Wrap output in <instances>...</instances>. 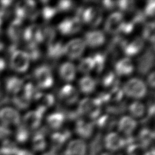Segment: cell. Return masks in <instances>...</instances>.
Masks as SVG:
<instances>
[{"label": "cell", "mask_w": 155, "mask_h": 155, "mask_svg": "<svg viewBox=\"0 0 155 155\" xmlns=\"http://www.w3.org/2000/svg\"><path fill=\"white\" fill-rule=\"evenodd\" d=\"M82 22L86 23L91 27L98 26L102 20L101 8L98 7L90 6L86 8L81 7L77 10L76 15Z\"/></svg>", "instance_id": "6da1fadb"}, {"label": "cell", "mask_w": 155, "mask_h": 155, "mask_svg": "<svg viewBox=\"0 0 155 155\" xmlns=\"http://www.w3.org/2000/svg\"><path fill=\"white\" fill-rule=\"evenodd\" d=\"M102 105L101 102L97 97L84 98L79 102L77 110L81 116L96 119L101 113Z\"/></svg>", "instance_id": "7a4b0ae2"}, {"label": "cell", "mask_w": 155, "mask_h": 155, "mask_svg": "<svg viewBox=\"0 0 155 155\" xmlns=\"http://www.w3.org/2000/svg\"><path fill=\"white\" fill-rule=\"evenodd\" d=\"M15 13L16 18L20 20L24 19H35L38 15L39 11L36 7V4L33 1H22L19 2L15 6Z\"/></svg>", "instance_id": "3957f363"}, {"label": "cell", "mask_w": 155, "mask_h": 155, "mask_svg": "<svg viewBox=\"0 0 155 155\" xmlns=\"http://www.w3.org/2000/svg\"><path fill=\"white\" fill-rule=\"evenodd\" d=\"M15 48V46L13 45L10 49V67L15 71L25 72L29 66L30 59L24 51L16 50Z\"/></svg>", "instance_id": "277c9868"}, {"label": "cell", "mask_w": 155, "mask_h": 155, "mask_svg": "<svg viewBox=\"0 0 155 155\" xmlns=\"http://www.w3.org/2000/svg\"><path fill=\"white\" fill-rule=\"evenodd\" d=\"M123 92L127 96L140 99L145 96L147 87L142 80L138 78H133L124 84Z\"/></svg>", "instance_id": "5b68a950"}, {"label": "cell", "mask_w": 155, "mask_h": 155, "mask_svg": "<svg viewBox=\"0 0 155 155\" xmlns=\"http://www.w3.org/2000/svg\"><path fill=\"white\" fill-rule=\"evenodd\" d=\"M34 79L39 88H48L53 84V78L50 68L46 65L37 67L34 71Z\"/></svg>", "instance_id": "8992f818"}, {"label": "cell", "mask_w": 155, "mask_h": 155, "mask_svg": "<svg viewBox=\"0 0 155 155\" xmlns=\"http://www.w3.org/2000/svg\"><path fill=\"white\" fill-rule=\"evenodd\" d=\"M124 22V16L121 12H114L107 18L105 22L104 29L110 34L119 35L121 32Z\"/></svg>", "instance_id": "52a82bcc"}, {"label": "cell", "mask_w": 155, "mask_h": 155, "mask_svg": "<svg viewBox=\"0 0 155 155\" xmlns=\"http://www.w3.org/2000/svg\"><path fill=\"white\" fill-rule=\"evenodd\" d=\"M154 47L148 48L137 59V71L145 75L153 67L154 64Z\"/></svg>", "instance_id": "ba28073f"}, {"label": "cell", "mask_w": 155, "mask_h": 155, "mask_svg": "<svg viewBox=\"0 0 155 155\" xmlns=\"http://www.w3.org/2000/svg\"><path fill=\"white\" fill-rule=\"evenodd\" d=\"M82 26V21L77 16L67 18L58 25V31L62 35H71L78 32Z\"/></svg>", "instance_id": "9c48e42d"}, {"label": "cell", "mask_w": 155, "mask_h": 155, "mask_svg": "<svg viewBox=\"0 0 155 155\" xmlns=\"http://www.w3.org/2000/svg\"><path fill=\"white\" fill-rule=\"evenodd\" d=\"M85 48L83 39L76 38L64 45V54L70 59H76L81 57Z\"/></svg>", "instance_id": "30bf717a"}, {"label": "cell", "mask_w": 155, "mask_h": 155, "mask_svg": "<svg viewBox=\"0 0 155 155\" xmlns=\"http://www.w3.org/2000/svg\"><path fill=\"white\" fill-rule=\"evenodd\" d=\"M22 37L27 43L38 44L43 42L41 27L36 24L27 27L23 31Z\"/></svg>", "instance_id": "8fae6325"}, {"label": "cell", "mask_w": 155, "mask_h": 155, "mask_svg": "<svg viewBox=\"0 0 155 155\" xmlns=\"http://www.w3.org/2000/svg\"><path fill=\"white\" fill-rule=\"evenodd\" d=\"M103 141L105 147L110 151H116L125 147L124 137L114 132H111L107 134Z\"/></svg>", "instance_id": "7c38bea8"}, {"label": "cell", "mask_w": 155, "mask_h": 155, "mask_svg": "<svg viewBox=\"0 0 155 155\" xmlns=\"http://www.w3.org/2000/svg\"><path fill=\"white\" fill-rule=\"evenodd\" d=\"M0 120L5 126L19 125L20 115L15 109L12 107H4L0 110Z\"/></svg>", "instance_id": "4fadbf2b"}, {"label": "cell", "mask_w": 155, "mask_h": 155, "mask_svg": "<svg viewBox=\"0 0 155 155\" xmlns=\"http://www.w3.org/2000/svg\"><path fill=\"white\" fill-rule=\"evenodd\" d=\"M60 100L67 105H72L76 103L79 97L78 92L75 87L71 85L63 86L58 93Z\"/></svg>", "instance_id": "5bb4252c"}, {"label": "cell", "mask_w": 155, "mask_h": 155, "mask_svg": "<svg viewBox=\"0 0 155 155\" xmlns=\"http://www.w3.org/2000/svg\"><path fill=\"white\" fill-rule=\"evenodd\" d=\"M42 115L43 114L38 110L30 111L24 116L22 124L30 131L37 129L41 124Z\"/></svg>", "instance_id": "9a60e30c"}, {"label": "cell", "mask_w": 155, "mask_h": 155, "mask_svg": "<svg viewBox=\"0 0 155 155\" xmlns=\"http://www.w3.org/2000/svg\"><path fill=\"white\" fill-rule=\"evenodd\" d=\"M143 46L144 41L142 38L136 36L131 41H125L122 51L127 56H134L140 52Z\"/></svg>", "instance_id": "2e32d148"}, {"label": "cell", "mask_w": 155, "mask_h": 155, "mask_svg": "<svg viewBox=\"0 0 155 155\" xmlns=\"http://www.w3.org/2000/svg\"><path fill=\"white\" fill-rule=\"evenodd\" d=\"M105 40L104 33L101 30L87 31L84 35V42L90 47H97L102 45Z\"/></svg>", "instance_id": "e0dca14e"}, {"label": "cell", "mask_w": 155, "mask_h": 155, "mask_svg": "<svg viewBox=\"0 0 155 155\" xmlns=\"http://www.w3.org/2000/svg\"><path fill=\"white\" fill-rule=\"evenodd\" d=\"M87 152L85 142L82 139H74L68 143L64 155H86Z\"/></svg>", "instance_id": "ac0fdd59"}, {"label": "cell", "mask_w": 155, "mask_h": 155, "mask_svg": "<svg viewBox=\"0 0 155 155\" xmlns=\"http://www.w3.org/2000/svg\"><path fill=\"white\" fill-rule=\"evenodd\" d=\"M47 58L51 61H56L64 54V45L61 41L54 40L47 44Z\"/></svg>", "instance_id": "d6986e66"}, {"label": "cell", "mask_w": 155, "mask_h": 155, "mask_svg": "<svg viewBox=\"0 0 155 155\" xmlns=\"http://www.w3.org/2000/svg\"><path fill=\"white\" fill-rule=\"evenodd\" d=\"M23 31L22 21L15 18L8 27L7 35L9 39L15 44L22 36Z\"/></svg>", "instance_id": "ffe728a7"}, {"label": "cell", "mask_w": 155, "mask_h": 155, "mask_svg": "<svg viewBox=\"0 0 155 155\" xmlns=\"http://www.w3.org/2000/svg\"><path fill=\"white\" fill-rule=\"evenodd\" d=\"M38 104L37 110L41 113H44L48 108L51 107L54 102V97L50 93H43L39 92L34 98Z\"/></svg>", "instance_id": "44dd1931"}, {"label": "cell", "mask_w": 155, "mask_h": 155, "mask_svg": "<svg viewBox=\"0 0 155 155\" xmlns=\"http://www.w3.org/2000/svg\"><path fill=\"white\" fill-rule=\"evenodd\" d=\"M94 123L87 122L82 119H78L75 126L76 133L81 137L88 139L90 137L94 130Z\"/></svg>", "instance_id": "7402d4cb"}, {"label": "cell", "mask_w": 155, "mask_h": 155, "mask_svg": "<svg viewBox=\"0 0 155 155\" xmlns=\"http://www.w3.org/2000/svg\"><path fill=\"white\" fill-rule=\"evenodd\" d=\"M30 94L23 88L13 95L12 101L15 105L19 109H25L28 107L31 100Z\"/></svg>", "instance_id": "603a6c76"}, {"label": "cell", "mask_w": 155, "mask_h": 155, "mask_svg": "<svg viewBox=\"0 0 155 155\" xmlns=\"http://www.w3.org/2000/svg\"><path fill=\"white\" fill-rule=\"evenodd\" d=\"M134 70V65L128 58L119 60L115 64L116 74L117 76H128L131 74Z\"/></svg>", "instance_id": "cb8c5ba5"}, {"label": "cell", "mask_w": 155, "mask_h": 155, "mask_svg": "<svg viewBox=\"0 0 155 155\" xmlns=\"http://www.w3.org/2000/svg\"><path fill=\"white\" fill-rule=\"evenodd\" d=\"M137 126L136 121L131 117L126 116L120 118L117 123V128L119 131L125 136L131 135Z\"/></svg>", "instance_id": "d4e9b609"}, {"label": "cell", "mask_w": 155, "mask_h": 155, "mask_svg": "<svg viewBox=\"0 0 155 155\" xmlns=\"http://www.w3.org/2000/svg\"><path fill=\"white\" fill-rule=\"evenodd\" d=\"M71 133L67 130H64L60 132H55L51 136V150L56 151L62 147L64 143L70 137Z\"/></svg>", "instance_id": "484cf974"}, {"label": "cell", "mask_w": 155, "mask_h": 155, "mask_svg": "<svg viewBox=\"0 0 155 155\" xmlns=\"http://www.w3.org/2000/svg\"><path fill=\"white\" fill-rule=\"evenodd\" d=\"M59 75L66 82L72 81L76 76V69L74 65L70 62L62 64L59 67Z\"/></svg>", "instance_id": "4316f807"}, {"label": "cell", "mask_w": 155, "mask_h": 155, "mask_svg": "<svg viewBox=\"0 0 155 155\" xmlns=\"http://www.w3.org/2000/svg\"><path fill=\"white\" fill-rule=\"evenodd\" d=\"M117 124L115 117L110 114H104L96 118L94 125H97L101 129L105 130H112Z\"/></svg>", "instance_id": "83f0119b"}, {"label": "cell", "mask_w": 155, "mask_h": 155, "mask_svg": "<svg viewBox=\"0 0 155 155\" xmlns=\"http://www.w3.org/2000/svg\"><path fill=\"white\" fill-rule=\"evenodd\" d=\"M65 117L60 111H56L49 114L46 119L48 126L53 130L59 129L63 125Z\"/></svg>", "instance_id": "f1b7e54d"}, {"label": "cell", "mask_w": 155, "mask_h": 155, "mask_svg": "<svg viewBox=\"0 0 155 155\" xmlns=\"http://www.w3.org/2000/svg\"><path fill=\"white\" fill-rule=\"evenodd\" d=\"M5 87L7 91L14 95L22 87V79L16 76H11L7 79L5 81Z\"/></svg>", "instance_id": "f546056e"}, {"label": "cell", "mask_w": 155, "mask_h": 155, "mask_svg": "<svg viewBox=\"0 0 155 155\" xmlns=\"http://www.w3.org/2000/svg\"><path fill=\"white\" fill-rule=\"evenodd\" d=\"M79 88L82 93L90 94L95 90L96 81L90 76H85L79 80Z\"/></svg>", "instance_id": "4dcf8cb0"}, {"label": "cell", "mask_w": 155, "mask_h": 155, "mask_svg": "<svg viewBox=\"0 0 155 155\" xmlns=\"http://www.w3.org/2000/svg\"><path fill=\"white\" fill-rule=\"evenodd\" d=\"M104 141L101 134H97L89 145L88 155H97L102 148Z\"/></svg>", "instance_id": "1f68e13d"}, {"label": "cell", "mask_w": 155, "mask_h": 155, "mask_svg": "<svg viewBox=\"0 0 155 155\" xmlns=\"http://www.w3.org/2000/svg\"><path fill=\"white\" fill-rule=\"evenodd\" d=\"M103 86L109 90L118 87V79L116 78V74L112 71L107 72L102 77L101 80Z\"/></svg>", "instance_id": "d6a6232c"}, {"label": "cell", "mask_w": 155, "mask_h": 155, "mask_svg": "<svg viewBox=\"0 0 155 155\" xmlns=\"http://www.w3.org/2000/svg\"><path fill=\"white\" fill-rule=\"evenodd\" d=\"M154 136V134L153 131H151L148 128H144L140 130L137 140L140 142V145L143 148H145L153 140Z\"/></svg>", "instance_id": "836d02e7"}, {"label": "cell", "mask_w": 155, "mask_h": 155, "mask_svg": "<svg viewBox=\"0 0 155 155\" xmlns=\"http://www.w3.org/2000/svg\"><path fill=\"white\" fill-rule=\"evenodd\" d=\"M18 149L14 142L5 139L0 146V153L2 155H15Z\"/></svg>", "instance_id": "e575fe53"}, {"label": "cell", "mask_w": 155, "mask_h": 155, "mask_svg": "<svg viewBox=\"0 0 155 155\" xmlns=\"http://www.w3.org/2000/svg\"><path fill=\"white\" fill-rule=\"evenodd\" d=\"M47 146L45 136L35 132L32 138V148L34 151H41L44 150Z\"/></svg>", "instance_id": "d590c367"}, {"label": "cell", "mask_w": 155, "mask_h": 155, "mask_svg": "<svg viewBox=\"0 0 155 155\" xmlns=\"http://www.w3.org/2000/svg\"><path fill=\"white\" fill-rule=\"evenodd\" d=\"M28 55L30 60L36 61L41 58V51L38 47V44L35 43H27L25 51H24Z\"/></svg>", "instance_id": "8d00e7d4"}, {"label": "cell", "mask_w": 155, "mask_h": 155, "mask_svg": "<svg viewBox=\"0 0 155 155\" xmlns=\"http://www.w3.org/2000/svg\"><path fill=\"white\" fill-rule=\"evenodd\" d=\"M142 39L148 41L153 45L154 44V23L147 22L144 24L142 30Z\"/></svg>", "instance_id": "74e56055"}, {"label": "cell", "mask_w": 155, "mask_h": 155, "mask_svg": "<svg viewBox=\"0 0 155 155\" xmlns=\"http://www.w3.org/2000/svg\"><path fill=\"white\" fill-rule=\"evenodd\" d=\"M125 102L120 101L119 102H108L106 104V110L113 114H120L124 112L126 110Z\"/></svg>", "instance_id": "f35d334b"}, {"label": "cell", "mask_w": 155, "mask_h": 155, "mask_svg": "<svg viewBox=\"0 0 155 155\" xmlns=\"http://www.w3.org/2000/svg\"><path fill=\"white\" fill-rule=\"evenodd\" d=\"M94 68V61L91 57L82 58L78 66V70L82 73H88Z\"/></svg>", "instance_id": "ab89813d"}, {"label": "cell", "mask_w": 155, "mask_h": 155, "mask_svg": "<svg viewBox=\"0 0 155 155\" xmlns=\"http://www.w3.org/2000/svg\"><path fill=\"white\" fill-rule=\"evenodd\" d=\"M130 114L134 117L142 116L145 111L144 105L139 101H134L131 103L128 107Z\"/></svg>", "instance_id": "60d3db41"}, {"label": "cell", "mask_w": 155, "mask_h": 155, "mask_svg": "<svg viewBox=\"0 0 155 155\" xmlns=\"http://www.w3.org/2000/svg\"><path fill=\"white\" fill-rule=\"evenodd\" d=\"M91 58L94 64V69H95L97 73H100L104 68L106 61V55L102 53H94Z\"/></svg>", "instance_id": "b9f144b4"}, {"label": "cell", "mask_w": 155, "mask_h": 155, "mask_svg": "<svg viewBox=\"0 0 155 155\" xmlns=\"http://www.w3.org/2000/svg\"><path fill=\"white\" fill-rule=\"evenodd\" d=\"M30 130L23 124H19L15 134L16 140L20 143L25 142L29 138Z\"/></svg>", "instance_id": "7bdbcfd3"}, {"label": "cell", "mask_w": 155, "mask_h": 155, "mask_svg": "<svg viewBox=\"0 0 155 155\" xmlns=\"http://www.w3.org/2000/svg\"><path fill=\"white\" fill-rule=\"evenodd\" d=\"M41 29L43 41H45L48 44L53 41L55 40L56 31L53 27L50 25H45L41 27Z\"/></svg>", "instance_id": "ee69618b"}, {"label": "cell", "mask_w": 155, "mask_h": 155, "mask_svg": "<svg viewBox=\"0 0 155 155\" xmlns=\"http://www.w3.org/2000/svg\"><path fill=\"white\" fill-rule=\"evenodd\" d=\"M56 5H50L48 4H44V7L42 10V15L43 18L46 21L51 20L54 15L58 13Z\"/></svg>", "instance_id": "f6af8a7d"}, {"label": "cell", "mask_w": 155, "mask_h": 155, "mask_svg": "<svg viewBox=\"0 0 155 155\" xmlns=\"http://www.w3.org/2000/svg\"><path fill=\"white\" fill-rule=\"evenodd\" d=\"M117 7L122 12H132L134 10L135 4L134 1L122 0L117 1Z\"/></svg>", "instance_id": "bcb514c9"}, {"label": "cell", "mask_w": 155, "mask_h": 155, "mask_svg": "<svg viewBox=\"0 0 155 155\" xmlns=\"http://www.w3.org/2000/svg\"><path fill=\"white\" fill-rule=\"evenodd\" d=\"M74 4L71 1H59L56 5L58 12H68L73 8Z\"/></svg>", "instance_id": "7dc6e473"}, {"label": "cell", "mask_w": 155, "mask_h": 155, "mask_svg": "<svg viewBox=\"0 0 155 155\" xmlns=\"http://www.w3.org/2000/svg\"><path fill=\"white\" fill-rule=\"evenodd\" d=\"M154 7H155V2L154 1H147L145 8L144 11L143 12L146 16H153L154 15Z\"/></svg>", "instance_id": "c3c4849f"}, {"label": "cell", "mask_w": 155, "mask_h": 155, "mask_svg": "<svg viewBox=\"0 0 155 155\" xmlns=\"http://www.w3.org/2000/svg\"><path fill=\"white\" fill-rule=\"evenodd\" d=\"M101 4L103 7L108 10H112L117 7V1H103Z\"/></svg>", "instance_id": "681fc988"}, {"label": "cell", "mask_w": 155, "mask_h": 155, "mask_svg": "<svg viewBox=\"0 0 155 155\" xmlns=\"http://www.w3.org/2000/svg\"><path fill=\"white\" fill-rule=\"evenodd\" d=\"M11 133V131L5 125H0V139H6Z\"/></svg>", "instance_id": "f907efd6"}, {"label": "cell", "mask_w": 155, "mask_h": 155, "mask_svg": "<svg viewBox=\"0 0 155 155\" xmlns=\"http://www.w3.org/2000/svg\"><path fill=\"white\" fill-rule=\"evenodd\" d=\"M147 82L148 85L152 88H154V84H155V81H154V72L152 71L151 72L147 78Z\"/></svg>", "instance_id": "816d5d0a"}, {"label": "cell", "mask_w": 155, "mask_h": 155, "mask_svg": "<svg viewBox=\"0 0 155 155\" xmlns=\"http://www.w3.org/2000/svg\"><path fill=\"white\" fill-rule=\"evenodd\" d=\"M7 8H4V7H0V30H1V27L3 21L5 18V16L7 15Z\"/></svg>", "instance_id": "f5cc1de1"}, {"label": "cell", "mask_w": 155, "mask_h": 155, "mask_svg": "<svg viewBox=\"0 0 155 155\" xmlns=\"http://www.w3.org/2000/svg\"><path fill=\"white\" fill-rule=\"evenodd\" d=\"M15 155H33V154L25 149H18Z\"/></svg>", "instance_id": "db71d44e"}, {"label": "cell", "mask_w": 155, "mask_h": 155, "mask_svg": "<svg viewBox=\"0 0 155 155\" xmlns=\"http://www.w3.org/2000/svg\"><path fill=\"white\" fill-rule=\"evenodd\" d=\"M5 65V61H4L3 59H2V58H0V71H2V70L4 68Z\"/></svg>", "instance_id": "11a10c76"}, {"label": "cell", "mask_w": 155, "mask_h": 155, "mask_svg": "<svg viewBox=\"0 0 155 155\" xmlns=\"http://www.w3.org/2000/svg\"><path fill=\"white\" fill-rule=\"evenodd\" d=\"M42 155H57V153L56 151H54L53 150H50L49 151H47V152L42 154Z\"/></svg>", "instance_id": "9f6ffc18"}, {"label": "cell", "mask_w": 155, "mask_h": 155, "mask_svg": "<svg viewBox=\"0 0 155 155\" xmlns=\"http://www.w3.org/2000/svg\"><path fill=\"white\" fill-rule=\"evenodd\" d=\"M3 93H2V89L1 88V86L0 85V101H1V99L3 97Z\"/></svg>", "instance_id": "6f0895ef"}, {"label": "cell", "mask_w": 155, "mask_h": 155, "mask_svg": "<svg viewBox=\"0 0 155 155\" xmlns=\"http://www.w3.org/2000/svg\"><path fill=\"white\" fill-rule=\"evenodd\" d=\"M100 155H113V154L110 153H108V152H104V153H101Z\"/></svg>", "instance_id": "680465c9"}]
</instances>
